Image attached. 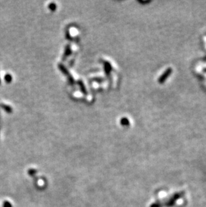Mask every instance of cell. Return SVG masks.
<instances>
[{"label": "cell", "mask_w": 206, "mask_h": 207, "mask_svg": "<svg viewBox=\"0 0 206 207\" xmlns=\"http://www.w3.org/2000/svg\"><path fill=\"white\" fill-rule=\"evenodd\" d=\"M171 68L167 69V70L165 71L164 73H163V75H162V76L159 78V83H164L167 78L169 77V75L170 74H171Z\"/></svg>", "instance_id": "1"}]
</instances>
